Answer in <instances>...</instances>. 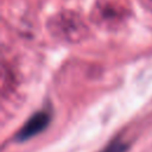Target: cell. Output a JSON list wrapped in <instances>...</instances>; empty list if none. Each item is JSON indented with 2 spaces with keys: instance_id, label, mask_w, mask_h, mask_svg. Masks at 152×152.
<instances>
[{
  "instance_id": "cell-1",
  "label": "cell",
  "mask_w": 152,
  "mask_h": 152,
  "mask_svg": "<svg viewBox=\"0 0 152 152\" xmlns=\"http://www.w3.org/2000/svg\"><path fill=\"white\" fill-rule=\"evenodd\" d=\"M50 113L46 110H40L32 114L28 120L23 125V127L17 133V140L23 142L28 139H32L37 134L42 133L50 122Z\"/></svg>"
},
{
  "instance_id": "cell-2",
  "label": "cell",
  "mask_w": 152,
  "mask_h": 152,
  "mask_svg": "<svg viewBox=\"0 0 152 152\" xmlns=\"http://www.w3.org/2000/svg\"><path fill=\"white\" fill-rule=\"evenodd\" d=\"M52 26L56 28L57 33L66 37V39L78 37L84 30L80 18L70 13L58 14L53 20Z\"/></svg>"
},
{
  "instance_id": "cell-3",
  "label": "cell",
  "mask_w": 152,
  "mask_h": 152,
  "mask_svg": "<svg viewBox=\"0 0 152 152\" xmlns=\"http://www.w3.org/2000/svg\"><path fill=\"white\" fill-rule=\"evenodd\" d=\"M126 148H127V145L124 141L114 140L109 145H107L103 150H101L100 152H125Z\"/></svg>"
}]
</instances>
